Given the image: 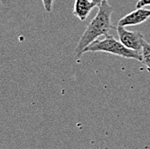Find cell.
Instances as JSON below:
<instances>
[{
    "label": "cell",
    "instance_id": "cell-3",
    "mask_svg": "<svg viewBox=\"0 0 150 149\" xmlns=\"http://www.w3.org/2000/svg\"><path fill=\"white\" fill-rule=\"evenodd\" d=\"M117 31L118 34L119 41L126 47L135 51L142 52L143 42H145L144 36L142 33L127 30L124 27L119 25L117 27Z\"/></svg>",
    "mask_w": 150,
    "mask_h": 149
},
{
    "label": "cell",
    "instance_id": "cell-8",
    "mask_svg": "<svg viewBox=\"0 0 150 149\" xmlns=\"http://www.w3.org/2000/svg\"><path fill=\"white\" fill-rule=\"evenodd\" d=\"M150 5V0H139L136 4L135 7L136 9H140V8H143L146 6H149Z\"/></svg>",
    "mask_w": 150,
    "mask_h": 149
},
{
    "label": "cell",
    "instance_id": "cell-7",
    "mask_svg": "<svg viewBox=\"0 0 150 149\" xmlns=\"http://www.w3.org/2000/svg\"><path fill=\"white\" fill-rule=\"evenodd\" d=\"M54 0H42L43 7L45 9L47 12H51L52 11V8H53V3Z\"/></svg>",
    "mask_w": 150,
    "mask_h": 149
},
{
    "label": "cell",
    "instance_id": "cell-9",
    "mask_svg": "<svg viewBox=\"0 0 150 149\" xmlns=\"http://www.w3.org/2000/svg\"><path fill=\"white\" fill-rule=\"evenodd\" d=\"M94 4H95V6H98V7H99L100 5H101V4L103 3V2H105L106 0H91Z\"/></svg>",
    "mask_w": 150,
    "mask_h": 149
},
{
    "label": "cell",
    "instance_id": "cell-1",
    "mask_svg": "<svg viewBox=\"0 0 150 149\" xmlns=\"http://www.w3.org/2000/svg\"><path fill=\"white\" fill-rule=\"evenodd\" d=\"M113 8L110 5L107 0L103 2L98 7V11L94 18L87 25L85 32L79 39L76 47V60H79L84 54V50L91 43L95 42L101 35H109V31L111 30V15Z\"/></svg>",
    "mask_w": 150,
    "mask_h": 149
},
{
    "label": "cell",
    "instance_id": "cell-6",
    "mask_svg": "<svg viewBox=\"0 0 150 149\" xmlns=\"http://www.w3.org/2000/svg\"><path fill=\"white\" fill-rule=\"evenodd\" d=\"M142 63L147 66L148 70L150 72V44L146 41L143 42L142 49Z\"/></svg>",
    "mask_w": 150,
    "mask_h": 149
},
{
    "label": "cell",
    "instance_id": "cell-4",
    "mask_svg": "<svg viewBox=\"0 0 150 149\" xmlns=\"http://www.w3.org/2000/svg\"><path fill=\"white\" fill-rule=\"evenodd\" d=\"M149 17L150 10L143 9V8L136 9L134 11L122 17L118 22V25L122 27L135 26L146 22Z\"/></svg>",
    "mask_w": 150,
    "mask_h": 149
},
{
    "label": "cell",
    "instance_id": "cell-2",
    "mask_svg": "<svg viewBox=\"0 0 150 149\" xmlns=\"http://www.w3.org/2000/svg\"><path fill=\"white\" fill-rule=\"evenodd\" d=\"M86 52H105L125 59H134L141 62L142 61V52L126 47L120 41L116 40L110 35L105 36V38L102 40H96L91 43L84 50V53Z\"/></svg>",
    "mask_w": 150,
    "mask_h": 149
},
{
    "label": "cell",
    "instance_id": "cell-5",
    "mask_svg": "<svg viewBox=\"0 0 150 149\" xmlns=\"http://www.w3.org/2000/svg\"><path fill=\"white\" fill-rule=\"evenodd\" d=\"M94 7L95 4L91 0H75L74 15L80 21H85Z\"/></svg>",
    "mask_w": 150,
    "mask_h": 149
}]
</instances>
